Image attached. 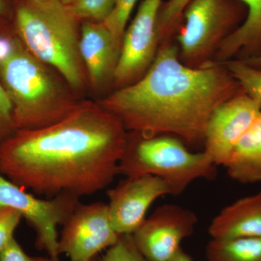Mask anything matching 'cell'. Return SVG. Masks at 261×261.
<instances>
[{
    "mask_svg": "<svg viewBox=\"0 0 261 261\" xmlns=\"http://www.w3.org/2000/svg\"><path fill=\"white\" fill-rule=\"evenodd\" d=\"M128 132L99 103L81 100L61 121L18 129L0 145V173L48 198L80 197L109 186L118 174Z\"/></svg>",
    "mask_w": 261,
    "mask_h": 261,
    "instance_id": "1",
    "label": "cell"
},
{
    "mask_svg": "<svg viewBox=\"0 0 261 261\" xmlns=\"http://www.w3.org/2000/svg\"><path fill=\"white\" fill-rule=\"evenodd\" d=\"M243 92L223 63L200 68L184 64L171 41L161 44L142 78L97 102L128 132L171 135L196 145L203 142L215 110Z\"/></svg>",
    "mask_w": 261,
    "mask_h": 261,
    "instance_id": "2",
    "label": "cell"
},
{
    "mask_svg": "<svg viewBox=\"0 0 261 261\" xmlns=\"http://www.w3.org/2000/svg\"><path fill=\"white\" fill-rule=\"evenodd\" d=\"M17 39L14 53L0 65V80L13 106L18 129H38L68 116L80 103L75 91Z\"/></svg>",
    "mask_w": 261,
    "mask_h": 261,
    "instance_id": "3",
    "label": "cell"
},
{
    "mask_svg": "<svg viewBox=\"0 0 261 261\" xmlns=\"http://www.w3.org/2000/svg\"><path fill=\"white\" fill-rule=\"evenodd\" d=\"M15 23L20 41L39 61L56 70L75 92L88 78L80 50L77 20L59 0L17 6Z\"/></svg>",
    "mask_w": 261,
    "mask_h": 261,
    "instance_id": "4",
    "label": "cell"
},
{
    "mask_svg": "<svg viewBox=\"0 0 261 261\" xmlns=\"http://www.w3.org/2000/svg\"><path fill=\"white\" fill-rule=\"evenodd\" d=\"M216 167L204 151L192 152L177 137L128 132L118 174L157 176L169 186L171 195L177 196L197 180L214 179Z\"/></svg>",
    "mask_w": 261,
    "mask_h": 261,
    "instance_id": "5",
    "label": "cell"
},
{
    "mask_svg": "<svg viewBox=\"0 0 261 261\" xmlns=\"http://www.w3.org/2000/svg\"><path fill=\"white\" fill-rule=\"evenodd\" d=\"M246 13L238 0H192L175 36L180 61L193 68L212 64L222 43L241 25Z\"/></svg>",
    "mask_w": 261,
    "mask_h": 261,
    "instance_id": "6",
    "label": "cell"
},
{
    "mask_svg": "<svg viewBox=\"0 0 261 261\" xmlns=\"http://www.w3.org/2000/svg\"><path fill=\"white\" fill-rule=\"evenodd\" d=\"M80 203V198L70 195L39 198L0 173V206L20 213L35 231L36 247L47 252L53 261H60L61 255L58 226L68 221Z\"/></svg>",
    "mask_w": 261,
    "mask_h": 261,
    "instance_id": "7",
    "label": "cell"
},
{
    "mask_svg": "<svg viewBox=\"0 0 261 261\" xmlns=\"http://www.w3.org/2000/svg\"><path fill=\"white\" fill-rule=\"evenodd\" d=\"M163 0H142L135 18L123 34L113 81L123 88L142 78L161 47L158 20Z\"/></svg>",
    "mask_w": 261,
    "mask_h": 261,
    "instance_id": "8",
    "label": "cell"
},
{
    "mask_svg": "<svg viewBox=\"0 0 261 261\" xmlns=\"http://www.w3.org/2000/svg\"><path fill=\"white\" fill-rule=\"evenodd\" d=\"M120 236L111 226L108 203L80 202L63 224L58 251L70 261H90L116 244Z\"/></svg>",
    "mask_w": 261,
    "mask_h": 261,
    "instance_id": "9",
    "label": "cell"
},
{
    "mask_svg": "<svg viewBox=\"0 0 261 261\" xmlns=\"http://www.w3.org/2000/svg\"><path fill=\"white\" fill-rule=\"evenodd\" d=\"M197 221L193 211L165 204L146 218L132 237L146 260L168 261L181 248L182 242L194 233Z\"/></svg>",
    "mask_w": 261,
    "mask_h": 261,
    "instance_id": "10",
    "label": "cell"
},
{
    "mask_svg": "<svg viewBox=\"0 0 261 261\" xmlns=\"http://www.w3.org/2000/svg\"><path fill=\"white\" fill-rule=\"evenodd\" d=\"M261 109L245 92L221 104L211 115L205 130V152L214 164L225 166Z\"/></svg>",
    "mask_w": 261,
    "mask_h": 261,
    "instance_id": "11",
    "label": "cell"
},
{
    "mask_svg": "<svg viewBox=\"0 0 261 261\" xmlns=\"http://www.w3.org/2000/svg\"><path fill=\"white\" fill-rule=\"evenodd\" d=\"M172 195L163 180L152 175L128 176L108 192V214L118 234H132L144 222L150 206L163 196Z\"/></svg>",
    "mask_w": 261,
    "mask_h": 261,
    "instance_id": "12",
    "label": "cell"
},
{
    "mask_svg": "<svg viewBox=\"0 0 261 261\" xmlns=\"http://www.w3.org/2000/svg\"><path fill=\"white\" fill-rule=\"evenodd\" d=\"M121 44L103 23L84 21L80 50L91 87L98 89L112 80Z\"/></svg>",
    "mask_w": 261,
    "mask_h": 261,
    "instance_id": "13",
    "label": "cell"
},
{
    "mask_svg": "<svg viewBox=\"0 0 261 261\" xmlns=\"http://www.w3.org/2000/svg\"><path fill=\"white\" fill-rule=\"evenodd\" d=\"M208 233L220 240L261 237V192L226 206L211 221Z\"/></svg>",
    "mask_w": 261,
    "mask_h": 261,
    "instance_id": "14",
    "label": "cell"
},
{
    "mask_svg": "<svg viewBox=\"0 0 261 261\" xmlns=\"http://www.w3.org/2000/svg\"><path fill=\"white\" fill-rule=\"evenodd\" d=\"M238 1L246 8V16L241 25L222 43L215 57V63L261 56V0Z\"/></svg>",
    "mask_w": 261,
    "mask_h": 261,
    "instance_id": "15",
    "label": "cell"
},
{
    "mask_svg": "<svg viewBox=\"0 0 261 261\" xmlns=\"http://www.w3.org/2000/svg\"><path fill=\"white\" fill-rule=\"evenodd\" d=\"M224 167L234 181L242 184L261 182V111Z\"/></svg>",
    "mask_w": 261,
    "mask_h": 261,
    "instance_id": "16",
    "label": "cell"
},
{
    "mask_svg": "<svg viewBox=\"0 0 261 261\" xmlns=\"http://www.w3.org/2000/svg\"><path fill=\"white\" fill-rule=\"evenodd\" d=\"M207 261H261V237L220 240L206 247Z\"/></svg>",
    "mask_w": 261,
    "mask_h": 261,
    "instance_id": "17",
    "label": "cell"
},
{
    "mask_svg": "<svg viewBox=\"0 0 261 261\" xmlns=\"http://www.w3.org/2000/svg\"><path fill=\"white\" fill-rule=\"evenodd\" d=\"M192 0H168L163 2L160 9L158 27L160 42L174 40L182 22V15Z\"/></svg>",
    "mask_w": 261,
    "mask_h": 261,
    "instance_id": "18",
    "label": "cell"
},
{
    "mask_svg": "<svg viewBox=\"0 0 261 261\" xmlns=\"http://www.w3.org/2000/svg\"><path fill=\"white\" fill-rule=\"evenodd\" d=\"M243 88L261 109V70L252 68L243 61L232 59L223 63Z\"/></svg>",
    "mask_w": 261,
    "mask_h": 261,
    "instance_id": "19",
    "label": "cell"
},
{
    "mask_svg": "<svg viewBox=\"0 0 261 261\" xmlns=\"http://www.w3.org/2000/svg\"><path fill=\"white\" fill-rule=\"evenodd\" d=\"M116 0H74L68 11L77 20L104 23L112 13Z\"/></svg>",
    "mask_w": 261,
    "mask_h": 261,
    "instance_id": "20",
    "label": "cell"
},
{
    "mask_svg": "<svg viewBox=\"0 0 261 261\" xmlns=\"http://www.w3.org/2000/svg\"><path fill=\"white\" fill-rule=\"evenodd\" d=\"M139 0H116L112 13L104 22L118 42L122 44L123 34L134 8Z\"/></svg>",
    "mask_w": 261,
    "mask_h": 261,
    "instance_id": "21",
    "label": "cell"
},
{
    "mask_svg": "<svg viewBox=\"0 0 261 261\" xmlns=\"http://www.w3.org/2000/svg\"><path fill=\"white\" fill-rule=\"evenodd\" d=\"M102 261H147L136 247L132 234H122L116 244L106 250Z\"/></svg>",
    "mask_w": 261,
    "mask_h": 261,
    "instance_id": "22",
    "label": "cell"
},
{
    "mask_svg": "<svg viewBox=\"0 0 261 261\" xmlns=\"http://www.w3.org/2000/svg\"><path fill=\"white\" fill-rule=\"evenodd\" d=\"M17 130L13 104L0 82V145Z\"/></svg>",
    "mask_w": 261,
    "mask_h": 261,
    "instance_id": "23",
    "label": "cell"
},
{
    "mask_svg": "<svg viewBox=\"0 0 261 261\" xmlns=\"http://www.w3.org/2000/svg\"><path fill=\"white\" fill-rule=\"evenodd\" d=\"M20 213L11 207L0 206V252L14 238V233L22 219Z\"/></svg>",
    "mask_w": 261,
    "mask_h": 261,
    "instance_id": "24",
    "label": "cell"
},
{
    "mask_svg": "<svg viewBox=\"0 0 261 261\" xmlns=\"http://www.w3.org/2000/svg\"><path fill=\"white\" fill-rule=\"evenodd\" d=\"M0 261H53L50 257L31 256L13 238L0 252Z\"/></svg>",
    "mask_w": 261,
    "mask_h": 261,
    "instance_id": "25",
    "label": "cell"
},
{
    "mask_svg": "<svg viewBox=\"0 0 261 261\" xmlns=\"http://www.w3.org/2000/svg\"><path fill=\"white\" fill-rule=\"evenodd\" d=\"M17 39L0 35V65L8 61L14 53Z\"/></svg>",
    "mask_w": 261,
    "mask_h": 261,
    "instance_id": "26",
    "label": "cell"
},
{
    "mask_svg": "<svg viewBox=\"0 0 261 261\" xmlns=\"http://www.w3.org/2000/svg\"><path fill=\"white\" fill-rule=\"evenodd\" d=\"M168 261H194L192 257L187 253L186 252L184 251L183 249L180 248L177 252Z\"/></svg>",
    "mask_w": 261,
    "mask_h": 261,
    "instance_id": "27",
    "label": "cell"
},
{
    "mask_svg": "<svg viewBox=\"0 0 261 261\" xmlns=\"http://www.w3.org/2000/svg\"><path fill=\"white\" fill-rule=\"evenodd\" d=\"M246 63L247 65H250L254 68L261 70V56L254 57V58H248V59L240 60Z\"/></svg>",
    "mask_w": 261,
    "mask_h": 261,
    "instance_id": "28",
    "label": "cell"
},
{
    "mask_svg": "<svg viewBox=\"0 0 261 261\" xmlns=\"http://www.w3.org/2000/svg\"><path fill=\"white\" fill-rule=\"evenodd\" d=\"M7 5L6 1L5 0H0V15H5L7 12Z\"/></svg>",
    "mask_w": 261,
    "mask_h": 261,
    "instance_id": "29",
    "label": "cell"
},
{
    "mask_svg": "<svg viewBox=\"0 0 261 261\" xmlns=\"http://www.w3.org/2000/svg\"><path fill=\"white\" fill-rule=\"evenodd\" d=\"M61 3H63V5H65V6H68L70 4H71L74 0H59Z\"/></svg>",
    "mask_w": 261,
    "mask_h": 261,
    "instance_id": "30",
    "label": "cell"
},
{
    "mask_svg": "<svg viewBox=\"0 0 261 261\" xmlns=\"http://www.w3.org/2000/svg\"><path fill=\"white\" fill-rule=\"evenodd\" d=\"M33 3H49V2L53 1V0H30Z\"/></svg>",
    "mask_w": 261,
    "mask_h": 261,
    "instance_id": "31",
    "label": "cell"
},
{
    "mask_svg": "<svg viewBox=\"0 0 261 261\" xmlns=\"http://www.w3.org/2000/svg\"><path fill=\"white\" fill-rule=\"evenodd\" d=\"M90 261H102L101 260V257L99 256V255H98V256L94 257L92 260H91Z\"/></svg>",
    "mask_w": 261,
    "mask_h": 261,
    "instance_id": "32",
    "label": "cell"
}]
</instances>
